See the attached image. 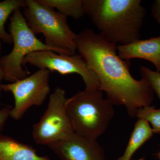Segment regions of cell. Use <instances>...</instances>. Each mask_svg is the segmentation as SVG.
<instances>
[{
	"instance_id": "d6986e66",
	"label": "cell",
	"mask_w": 160,
	"mask_h": 160,
	"mask_svg": "<svg viewBox=\"0 0 160 160\" xmlns=\"http://www.w3.org/2000/svg\"><path fill=\"white\" fill-rule=\"evenodd\" d=\"M2 41L0 40V55H1V50H2ZM1 58H0V102H1V96H2V81L5 78L4 71H3V68L2 67V64H1Z\"/></svg>"
},
{
	"instance_id": "3957f363",
	"label": "cell",
	"mask_w": 160,
	"mask_h": 160,
	"mask_svg": "<svg viewBox=\"0 0 160 160\" xmlns=\"http://www.w3.org/2000/svg\"><path fill=\"white\" fill-rule=\"evenodd\" d=\"M113 105L100 89H85L67 99L66 112L74 132L97 140L113 117Z\"/></svg>"
},
{
	"instance_id": "2e32d148",
	"label": "cell",
	"mask_w": 160,
	"mask_h": 160,
	"mask_svg": "<svg viewBox=\"0 0 160 160\" xmlns=\"http://www.w3.org/2000/svg\"><path fill=\"white\" fill-rule=\"evenodd\" d=\"M140 72L142 78L149 83L152 89L156 93L160 100V72L152 71L145 66L141 67Z\"/></svg>"
},
{
	"instance_id": "9c48e42d",
	"label": "cell",
	"mask_w": 160,
	"mask_h": 160,
	"mask_svg": "<svg viewBox=\"0 0 160 160\" xmlns=\"http://www.w3.org/2000/svg\"><path fill=\"white\" fill-rule=\"evenodd\" d=\"M48 146L62 160H105L96 140L74 132Z\"/></svg>"
},
{
	"instance_id": "52a82bcc",
	"label": "cell",
	"mask_w": 160,
	"mask_h": 160,
	"mask_svg": "<svg viewBox=\"0 0 160 160\" xmlns=\"http://www.w3.org/2000/svg\"><path fill=\"white\" fill-rule=\"evenodd\" d=\"M26 64L62 75L76 73L82 78L85 89H100L97 76L79 54H61L51 50L35 51L24 58L23 66Z\"/></svg>"
},
{
	"instance_id": "5b68a950",
	"label": "cell",
	"mask_w": 160,
	"mask_h": 160,
	"mask_svg": "<svg viewBox=\"0 0 160 160\" xmlns=\"http://www.w3.org/2000/svg\"><path fill=\"white\" fill-rule=\"evenodd\" d=\"M9 31L13 41V49L9 54L1 58L4 79L7 82H14L28 77L29 72L23 69V61L32 52L51 50L60 54L56 49L47 46L36 37L28 26L21 9L13 12L10 18Z\"/></svg>"
},
{
	"instance_id": "44dd1931",
	"label": "cell",
	"mask_w": 160,
	"mask_h": 160,
	"mask_svg": "<svg viewBox=\"0 0 160 160\" xmlns=\"http://www.w3.org/2000/svg\"><path fill=\"white\" fill-rule=\"evenodd\" d=\"M139 160H145L144 159V158H141V159H139Z\"/></svg>"
},
{
	"instance_id": "30bf717a",
	"label": "cell",
	"mask_w": 160,
	"mask_h": 160,
	"mask_svg": "<svg viewBox=\"0 0 160 160\" xmlns=\"http://www.w3.org/2000/svg\"><path fill=\"white\" fill-rule=\"evenodd\" d=\"M118 54L122 60L145 59L152 63L160 72V37L139 40L125 45H118Z\"/></svg>"
},
{
	"instance_id": "5bb4252c",
	"label": "cell",
	"mask_w": 160,
	"mask_h": 160,
	"mask_svg": "<svg viewBox=\"0 0 160 160\" xmlns=\"http://www.w3.org/2000/svg\"><path fill=\"white\" fill-rule=\"evenodd\" d=\"M26 0H5L0 2V40L7 44L13 43L10 33L6 32L5 24L7 19L16 10L24 8Z\"/></svg>"
},
{
	"instance_id": "4fadbf2b",
	"label": "cell",
	"mask_w": 160,
	"mask_h": 160,
	"mask_svg": "<svg viewBox=\"0 0 160 160\" xmlns=\"http://www.w3.org/2000/svg\"><path fill=\"white\" fill-rule=\"evenodd\" d=\"M40 4L54 9L66 17L79 20L85 15L84 0H37Z\"/></svg>"
},
{
	"instance_id": "7a4b0ae2",
	"label": "cell",
	"mask_w": 160,
	"mask_h": 160,
	"mask_svg": "<svg viewBox=\"0 0 160 160\" xmlns=\"http://www.w3.org/2000/svg\"><path fill=\"white\" fill-rule=\"evenodd\" d=\"M140 0H84L85 14L112 44L125 45L140 39L146 9Z\"/></svg>"
},
{
	"instance_id": "9a60e30c",
	"label": "cell",
	"mask_w": 160,
	"mask_h": 160,
	"mask_svg": "<svg viewBox=\"0 0 160 160\" xmlns=\"http://www.w3.org/2000/svg\"><path fill=\"white\" fill-rule=\"evenodd\" d=\"M136 117L150 123L153 133H160V108L156 109L151 106L142 107L138 109Z\"/></svg>"
},
{
	"instance_id": "ac0fdd59",
	"label": "cell",
	"mask_w": 160,
	"mask_h": 160,
	"mask_svg": "<svg viewBox=\"0 0 160 160\" xmlns=\"http://www.w3.org/2000/svg\"><path fill=\"white\" fill-rule=\"evenodd\" d=\"M152 14L160 26V0L154 1L151 7Z\"/></svg>"
},
{
	"instance_id": "ba28073f",
	"label": "cell",
	"mask_w": 160,
	"mask_h": 160,
	"mask_svg": "<svg viewBox=\"0 0 160 160\" xmlns=\"http://www.w3.org/2000/svg\"><path fill=\"white\" fill-rule=\"evenodd\" d=\"M49 75V70L39 69L22 79L2 85V91L11 92L14 97V106L10 111V117L19 120L29 108L44 103L50 91Z\"/></svg>"
},
{
	"instance_id": "277c9868",
	"label": "cell",
	"mask_w": 160,
	"mask_h": 160,
	"mask_svg": "<svg viewBox=\"0 0 160 160\" xmlns=\"http://www.w3.org/2000/svg\"><path fill=\"white\" fill-rule=\"evenodd\" d=\"M26 3L23 15L32 32L42 33L45 44L56 49L60 54H76L77 34L70 29L67 18L37 0H26Z\"/></svg>"
},
{
	"instance_id": "8fae6325",
	"label": "cell",
	"mask_w": 160,
	"mask_h": 160,
	"mask_svg": "<svg viewBox=\"0 0 160 160\" xmlns=\"http://www.w3.org/2000/svg\"><path fill=\"white\" fill-rule=\"evenodd\" d=\"M0 160H51L40 156L32 146L0 134Z\"/></svg>"
},
{
	"instance_id": "ffe728a7",
	"label": "cell",
	"mask_w": 160,
	"mask_h": 160,
	"mask_svg": "<svg viewBox=\"0 0 160 160\" xmlns=\"http://www.w3.org/2000/svg\"><path fill=\"white\" fill-rule=\"evenodd\" d=\"M158 156H159V158L160 159V151L159 153V154H158Z\"/></svg>"
},
{
	"instance_id": "8992f818",
	"label": "cell",
	"mask_w": 160,
	"mask_h": 160,
	"mask_svg": "<svg viewBox=\"0 0 160 160\" xmlns=\"http://www.w3.org/2000/svg\"><path fill=\"white\" fill-rule=\"evenodd\" d=\"M66 91L57 87L50 95L48 106L32 128L35 142L48 146L74 132L66 112Z\"/></svg>"
},
{
	"instance_id": "7c38bea8",
	"label": "cell",
	"mask_w": 160,
	"mask_h": 160,
	"mask_svg": "<svg viewBox=\"0 0 160 160\" xmlns=\"http://www.w3.org/2000/svg\"><path fill=\"white\" fill-rule=\"evenodd\" d=\"M152 129L146 120L139 119L135 125L124 153L117 160H131L138 149L153 135Z\"/></svg>"
},
{
	"instance_id": "6da1fadb",
	"label": "cell",
	"mask_w": 160,
	"mask_h": 160,
	"mask_svg": "<svg viewBox=\"0 0 160 160\" xmlns=\"http://www.w3.org/2000/svg\"><path fill=\"white\" fill-rule=\"evenodd\" d=\"M76 43L79 54L97 76L100 90L113 105L125 106L132 117H136L139 109L150 106L154 92L145 79L132 76L130 60L119 57L117 46L89 29L77 34Z\"/></svg>"
},
{
	"instance_id": "e0dca14e",
	"label": "cell",
	"mask_w": 160,
	"mask_h": 160,
	"mask_svg": "<svg viewBox=\"0 0 160 160\" xmlns=\"http://www.w3.org/2000/svg\"><path fill=\"white\" fill-rule=\"evenodd\" d=\"M12 107L7 106L0 109V131L6 124L8 118L10 117Z\"/></svg>"
}]
</instances>
